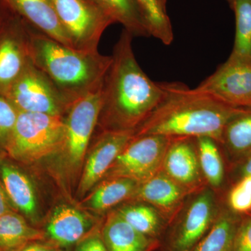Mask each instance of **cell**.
I'll return each mask as SVG.
<instances>
[{
    "label": "cell",
    "mask_w": 251,
    "mask_h": 251,
    "mask_svg": "<svg viewBox=\"0 0 251 251\" xmlns=\"http://www.w3.org/2000/svg\"><path fill=\"white\" fill-rule=\"evenodd\" d=\"M133 38L124 29L114 47L112 63L104 79L98 122H103L105 130L135 133L161 100L160 82L151 80L135 59Z\"/></svg>",
    "instance_id": "cell-1"
},
{
    "label": "cell",
    "mask_w": 251,
    "mask_h": 251,
    "mask_svg": "<svg viewBox=\"0 0 251 251\" xmlns=\"http://www.w3.org/2000/svg\"><path fill=\"white\" fill-rule=\"evenodd\" d=\"M160 85L161 100L135 130L134 136L208 137L221 143L225 127L229 120L246 110L232 108L215 97L181 82H160Z\"/></svg>",
    "instance_id": "cell-2"
},
{
    "label": "cell",
    "mask_w": 251,
    "mask_h": 251,
    "mask_svg": "<svg viewBox=\"0 0 251 251\" xmlns=\"http://www.w3.org/2000/svg\"><path fill=\"white\" fill-rule=\"evenodd\" d=\"M29 58L69 103L103 85L112 55L68 47L29 28Z\"/></svg>",
    "instance_id": "cell-3"
},
{
    "label": "cell",
    "mask_w": 251,
    "mask_h": 251,
    "mask_svg": "<svg viewBox=\"0 0 251 251\" xmlns=\"http://www.w3.org/2000/svg\"><path fill=\"white\" fill-rule=\"evenodd\" d=\"M65 131L64 117L18 111L4 150L11 159L29 164L62 151Z\"/></svg>",
    "instance_id": "cell-4"
},
{
    "label": "cell",
    "mask_w": 251,
    "mask_h": 251,
    "mask_svg": "<svg viewBox=\"0 0 251 251\" xmlns=\"http://www.w3.org/2000/svg\"><path fill=\"white\" fill-rule=\"evenodd\" d=\"M74 49L98 51L104 31L114 21L92 0H51Z\"/></svg>",
    "instance_id": "cell-5"
},
{
    "label": "cell",
    "mask_w": 251,
    "mask_h": 251,
    "mask_svg": "<svg viewBox=\"0 0 251 251\" xmlns=\"http://www.w3.org/2000/svg\"><path fill=\"white\" fill-rule=\"evenodd\" d=\"M4 97L18 111L62 117L72 105L31 60Z\"/></svg>",
    "instance_id": "cell-6"
},
{
    "label": "cell",
    "mask_w": 251,
    "mask_h": 251,
    "mask_svg": "<svg viewBox=\"0 0 251 251\" xmlns=\"http://www.w3.org/2000/svg\"><path fill=\"white\" fill-rule=\"evenodd\" d=\"M170 140L163 135L133 136L117 156L108 176L135 180L139 184L150 179L163 166Z\"/></svg>",
    "instance_id": "cell-7"
},
{
    "label": "cell",
    "mask_w": 251,
    "mask_h": 251,
    "mask_svg": "<svg viewBox=\"0 0 251 251\" xmlns=\"http://www.w3.org/2000/svg\"><path fill=\"white\" fill-rule=\"evenodd\" d=\"M102 87L103 85L74 101L64 117L65 140L62 151L73 168H78L82 163L98 124L102 105Z\"/></svg>",
    "instance_id": "cell-8"
},
{
    "label": "cell",
    "mask_w": 251,
    "mask_h": 251,
    "mask_svg": "<svg viewBox=\"0 0 251 251\" xmlns=\"http://www.w3.org/2000/svg\"><path fill=\"white\" fill-rule=\"evenodd\" d=\"M196 88L232 108L251 110V62L229 57Z\"/></svg>",
    "instance_id": "cell-9"
},
{
    "label": "cell",
    "mask_w": 251,
    "mask_h": 251,
    "mask_svg": "<svg viewBox=\"0 0 251 251\" xmlns=\"http://www.w3.org/2000/svg\"><path fill=\"white\" fill-rule=\"evenodd\" d=\"M210 191L196 196L167 236L166 251H191L205 236L217 217Z\"/></svg>",
    "instance_id": "cell-10"
},
{
    "label": "cell",
    "mask_w": 251,
    "mask_h": 251,
    "mask_svg": "<svg viewBox=\"0 0 251 251\" xmlns=\"http://www.w3.org/2000/svg\"><path fill=\"white\" fill-rule=\"evenodd\" d=\"M22 21L17 16L0 25V94L4 97L30 60L29 27Z\"/></svg>",
    "instance_id": "cell-11"
},
{
    "label": "cell",
    "mask_w": 251,
    "mask_h": 251,
    "mask_svg": "<svg viewBox=\"0 0 251 251\" xmlns=\"http://www.w3.org/2000/svg\"><path fill=\"white\" fill-rule=\"evenodd\" d=\"M134 136V132L105 130L95 144L86 161L79 193L88 192L108 173L117 156Z\"/></svg>",
    "instance_id": "cell-12"
},
{
    "label": "cell",
    "mask_w": 251,
    "mask_h": 251,
    "mask_svg": "<svg viewBox=\"0 0 251 251\" xmlns=\"http://www.w3.org/2000/svg\"><path fill=\"white\" fill-rule=\"evenodd\" d=\"M8 9L36 30L73 48L51 0H3Z\"/></svg>",
    "instance_id": "cell-13"
},
{
    "label": "cell",
    "mask_w": 251,
    "mask_h": 251,
    "mask_svg": "<svg viewBox=\"0 0 251 251\" xmlns=\"http://www.w3.org/2000/svg\"><path fill=\"white\" fill-rule=\"evenodd\" d=\"M195 145L196 138H171L163 160L164 173L186 190L200 181L201 170Z\"/></svg>",
    "instance_id": "cell-14"
},
{
    "label": "cell",
    "mask_w": 251,
    "mask_h": 251,
    "mask_svg": "<svg viewBox=\"0 0 251 251\" xmlns=\"http://www.w3.org/2000/svg\"><path fill=\"white\" fill-rule=\"evenodd\" d=\"M92 226L88 216L73 206L64 204L54 209L45 233L56 245L69 247L87 237Z\"/></svg>",
    "instance_id": "cell-15"
},
{
    "label": "cell",
    "mask_w": 251,
    "mask_h": 251,
    "mask_svg": "<svg viewBox=\"0 0 251 251\" xmlns=\"http://www.w3.org/2000/svg\"><path fill=\"white\" fill-rule=\"evenodd\" d=\"M0 181L16 210L31 222H36L37 197L29 176L12 163L1 160Z\"/></svg>",
    "instance_id": "cell-16"
},
{
    "label": "cell",
    "mask_w": 251,
    "mask_h": 251,
    "mask_svg": "<svg viewBox=\"0 0 251 251\" xmlns=\"http://www.w3.org/2000/svg\"><path fill=\"white\" fill-rule=\"evenodd\" d=\"M186 190L165 173H157L140 183L132 197L154 206L166 218L173 215L186 196Z\"/></svg>",
    "instance_id": "cell-17"
},
{
    "label": "cell",
    "mask_w": 251,
    "mask_h": 251,
    "mask_svg": "<svg viewBox=\"0 0 251 251\" xmlns=\"http://www.w3.org/2000/svg\"><path fill=\"white\" fill-rule=\"evenodd\" d=\"M101 236L108 251H151L158 247V241L140 233L117 211L107 217Z\"/></svg>",
    "instance_id": "cell-18"
},
{
    "label": "cell",
    "mask_w": 251,
    "mask_h": 251,
    "mask_svg": "<svg viewBox=\"0 0 251 251\" xmlns=\"http://www.w3.org/2000/svg\"><path fill=\"white\" fill-rule=\"evenodd\" d=\"M46 233L33 227L16 211L0 216V250L18 251L31 242L46 239Z\"/></svg>",
    "instance_id": "cell-19"
},
{
    "label": "cell",
    "mask_w": 251,
    "mask_h": 251,
    "mask_svg": "<svg viewBox=\"0 0 251 251\" xmlns=\"http://www.w3.org/2000/svg\"><path fill=\"white\" fill-rule=\"evenodd\" d=\"M111 18L123 25L133 36L149 37L150 33L135 0H92Z\"/></svg>",
    "instance_id": "cell-20"
},
{
    "label": "cell",
    "mask_w": 251,
    "mask_h": 251,
    "mask_svg": "<svg viewBox=\"0 0 251 251\" xmlns=\"http://www.w3.org/2000/svg\"><path fill=\"white\" fill-rule=\"evenodd\" d=\"M139 183L123 177L112 178L100 185L91 195L89 205L94 210L103 211L132 197Z\"/></svg>",
    "instance_id": "cell-21"
},
{
    "label": "cell",
    "mask_w": 251,
    "mask_h": 251,
    "mask_svg": "<svg viewBox=\"0 0 251 251\" xmlns=\"http://www.w3.org/2000/svg\"><path fill=\"white\" fill-rule=\"evenodd\" d=\"M235 16V36L229 57L251 62V0H226Z\"/></svg>",
    "instance_id": "cell-22"
},
{
    "label": "cell",
    "mask_w": 251,
    "mask_h": 251,
    "mask_svg": "<svg viewBox=\"0 0 251 251\" xmlns=\"http://www.w3.org/2000/svg\"><path fill=\"white\" fill-rule=\"evenodd\" d=\"M150 36L161 41L164 45H171L174 33L171 20L160 0H135Z\"/></svg>",
    "instance_id": "cell-23"
},
{
    "label": "cell",
    "mask_w": 251,
    "mask_h": 251,
    "mask_svg": "<svg viewBox=\"0 0 251 251\" xmlns=\"http://www.w3.org/2000/svg\"><path fill=\"white\" fill-rule=\"evenodd\" d=\"M117 211L140 233L158 241L164 229V224L161 214L154 207L144 204H133L124 206Z\"/></svg>",
    "instance_id": "cell-24"
},
{
    "label": "cell",
    "mask_w": 251,
    "mask_h": 251,
    "mask_svg": "<svg viewBox=\"0 0 251 251\" xmlns=\"http://www.w3.org/2000/svg\"><path fill=\"white\" fill-rule=\"evenodd\" d=\"M239 225L232 216L222 214L191 251H233L234 236Z\"/></svg>",
    "instance_id": "cell-25"
},
{
    "label": "cell",
    "mask_w": 251,
    "mask_h": 251,
    "mask_svg": "<svg viewBox=\"0 0 251 251\" xmlns=\"http://www.w3.org/2000/svg\"><path fill=\"white\" fill-rule=\"evenodd\" d=\"M200 167L208 182L218 187L224 179V168L217 142L208 137L196 138Z\"/></svg>",
    "instance_id": "cell-26"
},
{
    "label": "cell",
    "mask_w": 251,
    "mask_h": 251,
    "mask_svg": "<svg viewBox=\"0 0 251 251\" xmlns=\"http://www.w3.org/2000/svg\"><path fill=\"white\" fill-rule=\"evenodd\" d=\"M221 144L234 152L251 150V110H244L229 120L225 127Z\"/></svg>",
    "instance_id": "cell-27"
},
{
    "label": "cell",
    "mask_w": 251,
    "mask_h": 251,
    "mask_svg": "<svg viewBox=\"0 0 251 251\" xmlns=\"http://www.w3.org/2000/svg\"><path fill=\"white\" fill-rule=\"evenodd\" d=\"M18 110L4 96L0 95V147L5 148L16 120Z\"/></svg>",
    "instance_id": "cell-28"
},
{
    "label": "cell",
    "mask_w": 251,
    "mask_h": 251,
    "mask_svg": "<svg viewBox=\"0 0 251 251\" xmlns=\"http://www.w3.org/2000/svg\"><path fill=\"white\" fill-rule=\"evenodd\" d=\"M229 202L232 209L238 212H245L251 209V175H245L232 190Z\"/></svg>",
    "instance_id": "cell-29"
},
{
    "label": "cell",
    "mask_w": 251,
    "mask_h": 251,
    "mask_svg": "<svg viewBox=\"0 0 251 251\" xmlns=\"http://www.w3.org/2000/svg\"><path fill=\"white\" fill-rule=\"evenodd\" d=\"M233 251H251V217L238 226L234 236Z\"/></svg>",
    "instance_id": "cell-30"
},
{
    "label": "cell",
    "mask_w": 251,
    "mask_h": 251,
    "mask_svg": "<svg viewBox=\"0 0 251 251\" xmlns=\"http://www.w3.org/2000/svg\"><path fill=\"white\" fill-rule=\"evenodd\" d=\"M75 251H108L101 234H90L77 243Z\"/></svg>",
    "instance_id": "cell-31"
},
{
    "label": "cell",
    "mask_w": 251,
    "mask_h": 251,
    "mask_svg": "<svg viewBox=\"0 0 251 251\" xmlns=\"http://www.w3.org/2000/svg\"><path fill=\"white\" fill-rule=\"evenodd\" d=\"M13 211H16V209L9 201L4 186L0 181V216Z\"/></svg>",
    "instance_id": "cell-32"
},
{
    "label": "cell",
    "mask_w": 251,
    "mask_h": 251,
    "mask_svg": "<svg viewBox=\"0 0 251 251\" xmlns=\"http://www.w3.org/2000/svg\"><path fill=\"white\" fill-rule=\"evenodd\" d=\"M55 249L56 248L49 244L34 242L29 243L18 251H54Z\"/></svg>",
    "instance_id": "cell-33"
},
{
    "label": "cell",
    "mask_w": 251,
    "mask_h": 251,
    "mask_svg": "<svg viewBox=\"0 0 251 251\" xmlns=\"http://www.w3.org/2000/svg\"><path fill=\"white\" fill-rule=\"evenodd\" d=\"M244 173L245 175H251V157L244 166Z\"/></svg>",
    "instance_id": "cell-34"
},
{
    "label": "cell",
    "mask_w": 251,
    "mask_h": 251,
    "mask_svg": "<svg viewBox=\"0 0 251 251\" xmlns=\"http://www.w3.org/2000/svg\"><path fill=\"white\" fill-rule=\"evenodd\" d=\"M160 1H161V4L163 5V6L166 7L167 0H160Z\"/></svg>",
    "instance_id": "cell-35"
},
{
    "label": "cell",
    "mask_w": 251,
    "mask_h": 251,
    "mask_svg": "<svg viewBox=\"0 0 251 251\" xmlns=\"http://www.w3.org/2000/svg\"><path fill=\"white\" fill-rule=\"evenodd\" d=\"M54 251H67L61 250V249H56L55 250H54Z\"/></svg>",
    "instance_id": "cell-36"
},
{
    "label": "cell",
    "mask_w": 251,
    "mask_h": 251,
    "mask_svg": "<svg viewBox=\"0 0 251 251\" xmlns=\"http://www.w3.org/2000/svg\"><path fill=\"white\" fill-rule=\"evenodd\" d=\"M0 251H2L0 250Z\"/></svg>",
    "instance_id": "cell-37"
},
{
    "label": "cell",
    "mask_w": 251,
    "mask_h": 251,
    "mask_svg": "<svg viewBox=\"0 0 251 251\" xmlns=\"http://www.w3.org/2000/svg\"><path fill=\"white\" fill-rule=\"evenodd\" d=\"M0 21H1V20H0Z\"/></svg>",
    "instance_id": "cell-38"
}]
</instances>
